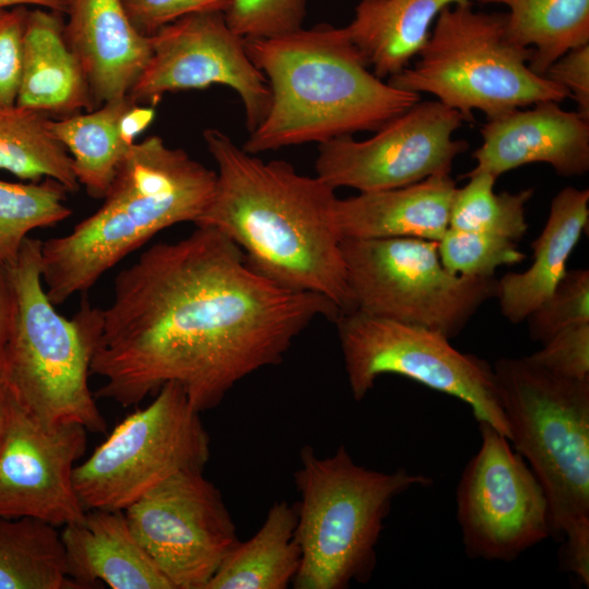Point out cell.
<instances>
[{
	"instance_id": "1",
	"label": "cell",
	"mask_w": 589,
	"mask_h": 589,
	"mask_svg": "<svg viewBox=\"0 0 589 589\" xmlns=\"http://www.w3.org/2000/svg\"><path fill=\"white\" fill-rule=\"evenodd\" d=\"M340 313L324 296L268 279L226 235L196 226L145 250L116 276L107 308L82 299L73 320L91 374L104 381L95 397L130 407L173 382L203 412L244 377L280 363L314 320Z\"/></svg>"
},
{
	"instance_id": "2",
	"label": "cell",
	"mask_w": 589,
	"mask_h": 589,
	"mask_svg": "<svg viewBox=\"0 0 589 589\" xmlns=\"http://www.w3.org/2000/svg\"><path fill=\"white\" fill-rule=\"evenodd\" d=\"M216 163L214 195L194 223L226 235L274 283L354 310L341 252L335 189L285 160L264 161L225 132H203Z\"/></svg>"
},
{
	"instance_id": "3",
	"label": "cell",
	"mask_w": 589,
	"mask_h": 589,
	"mask_svg": "<svg viewBox=\"0 0 589 589\" xmlns=\"http://www.w3.org/2000/svg\"><path fill=\"white\" fill-rule=\"evenodd\" d=\"M243 40L272 93L267 115L242 146L250 154L374 132L420 100L377 77L347 27L322 23Z\"/></svg>"
},
{
	"instance_id": "4",
	"label": "cell",
	"mask_w": 589,
	"mask_h": 589,
	"mask_svg": "<svg viewBox=\"0 0 589 589\" xmlns=\"http://www.w3.org/2000/svg\"><path fill=\"white\" fill-rule=\"evenodd\" d=\"M216 171L161 137L133 143L94 214L69 233L41 241L40 272L56 306L86 292L159 231L195 223L209 204Z\"/></svg>"
},
{
	"instance_id": "5",
	"label": "cell",
	"mask_w": 589,
	"mask_h": 589,
	"mask_svg": "<svg viewBox=\"0 0 589 589\" xmlns=\"http://www.w3.org/2000/svg\"><path fill=\"white\" fill-rule=\"evenodd\" d=\"M508 441L549 503L562 562L589 585V380L557 375L529 356L493 366Z\"/></svg>"
},
{
	"instance_id": "6",
	"label": "cell",
	"mask_w": 589,
	"mask_h": 589,
	"mask_svg": "<svg viewBox=\"0 0 589 589\" xmlns=\"http://www.w3.org/2000/svg\"><path fill=\"white\" fill-rule=\"evenodd\" d=\"M294 484L296 538L301 551L296 589H344L365 582L376 564V544L396 496L432 479L405 469L377 471L356 464L340 445L318 457L300 452Z\"/></svg>"
},
{
	"instance_id": "7",
	"label": "cell",
	"mask_w": 589,
	"mask_h": 589,
	"mask_svg": "<svg viewBox=\"0 0 589 589\" xmlns=\"http://www.w3.org/2000/svg\"><path fill=\"white\" fill-rule=\"evenodd\" d=\"M532 50L515 43L506 13L445 8L417 61L387 79L396 88L433 95L466 121L480 110L486 120L543 100L569 98L562 86L529 67Z\"/></svg>"
},
{
	"instance_id": "8",
	"label": "cell",
	"mask_w": 589,
	"mask_h": 589,
	"mask_svg": "<svg viewBox=\"0 0 589 589\" xmlns=\"http://www.w3.org/2000/svg\"><path fill=\"white\" fill-rule=\"evenodd\" d=\"M41 241L27 237L7 264L17 312L4 361V383L27 411L50 423L79 424L106 433L88 385L91 351L76 322L50 302L40 272Z\"/></svg>"
},
{
	"instance_id": "9",
	"label": "cell",
	"mask_w": 589,
	"mask_h": 589,
	"mask_svg": "<svg viewBox=\"0 0 589 589\" xmlns=\"http://www.w3.org/2000/svg\"><path fill=\"white\" fill-rule=\"evenodd\" d=\"M354 310L457 336L489 299L495 277L449 272L438 242L410 237L341 241Z\"/></svg>"
},
{
	"instance_id": "10",
	"label": "cell",
	"mask_w": 589,
	"mask_h": 589,
	"mask_svg": "<svg viewBox=\"0 0 589 589\" xmlns=\"http://www.w3.org/2000/svg\"><path fill=\"white\" fill-rule=\"evenodd\" d=\"M178 383H167L146 407L127 416L74 468L86 510H124L152 489L188 470H204L209 435Z\"/></svg>"
},
{
	"instance_id": "11",
	"label": "cell",
	"mask_w": 589,
	"mask_h": 589,
	"mask_svg": "<svg viewBox=\"0 0 589 589\" xmlns=\"http://www.w3.org/2000/svg\"><path fill=\"white\" fill-rule=\"evenodd\" d=\"M351 394L361 400L383 374L413 380L466 402L476 420L509 436L493 366L455 349L440 332L366 314L341 312L335 321Z\"/></svg>"
},
{
	"instance_id": "12",
	"label": "cell",
	"mask_w": 589,
	"mask_h": 589,
	"mask_svg": "<svg viewBox=\"0 0 589 589\" xmlns=\"http://www.w3.org/2000/svg\"><path fill=\"white\" fill-rule=\"evenodd\" d=\"M481 445L456 491L457 519L467 555L509 562L552 536L540 482L508 438L479 421Z\"/></svg>"
},
{
	"instance_id": "13",
	"label": "cell",
	"mask_w": 589,
	"mask_h": 589,
	"mask_svg": "<svg viewBox=\"0 0 589 589\" xmlns=\"http://www.w3.org/2000/svg\"><path fill=\"white\" fill-rule=\"evenodd\" d=\"M123 512L173 589H205L239 541L220 491L203 470L176 473Z\"/></svg>"
},
{
	"instance_id": "14",
	"label": "cell",
	"mask_w": 589,
	"mask_h": 589,
	"mask_svg": "<svg viewBox=\"0 0 589 589\" xmlns=\"http://www.w3.org/2000/svg\"><path fill=\"white\" fill-rule=\"evenodd\" d=\"M464 116L438 100H419L366 140L342 135L318 144L316 176L335 190L359 192L400 188L450 173L469 144L454 139Z\"/></svg>"
},
{
	"instance_id": "15",
	"label": "cell",
	"mask_w": 589,
	"mask_h": 589,
	"mask_svg": "<svg viewBox=\"0 0 589 589\" xmlns=\"http://www.w3.org/2000/svg\"><path fill=\"white\" fill-rule=\"evenodd\" d=\"M149 41L147 64L128 95L135 104L153 106L169 92L224 85L239 95L249 132L267 115L268 82L223 12L180 17L149 36Z\"/></svg>"
},
{
	"instance_id": "16",
	"label": "cell",
	"mask_w": 589,
	"mask_h": 589,
	"mask_svg": "<svg viewBox=\"0 0 589 589\" xmlns=\"http://www.w3.org/2000/svg\"><path fill=\"white\" fill-rule=\"evenodd\" d=\"M86 433L79 424L39 419L11 394L0 435V517H31L56 527L81 520L86 509L73 474Z\"/></svg>"
},
{
	"instance_id": "17",
	"label": "cell",
	"mask_w": 589,
	"mask_h": 589,
	"mask_svg": "<svg viewBox=\"0 0 589 589\" xmlns=\"http://www.w3.org/2000/svg\"><path fill=\"white\" fill-rule=\"evenodd\" d=\"M482 144L472 153L467 173L501 175L529 164H546L564 177L589 170V119L543 100L486 120Z\"/></svg>"
},
{
	"instance_id": "18",
	"label": "cell",
	"mask_w": 589,
	"mask_h": 589,
	"mask_svg": "<svg viewBox=\"0 0 589 589\" xmlns=\"http://www.w3.org/2000/svg\"><path fill=\"white\" fill-rule=\"evenodd\" d=\"M65 40L79 60L98 108L129 95L151 56L122 0H70Z\"/></svg>"
},
{
	"instance_id": "19",
	"label": "cell",
	"mask_w": 589,
	"mask_h": 589,
	"mask_svg": "<svg viewBox=\"0 0 589 589\" xmlns=\"http://www.w3.org/2000/svg\"><path fill=\"white\" fill-rule=\"evenodd\" d=\"M61 538L68 575L80 588L99 581L111 589H173L133 534L123 510H86L81 520L63 526Z\"/></svg>"
},
{
	"instance_id": "20",
	"label": "cell",
	"mask_w": 589,
	"mask_h": 589,
	"mask_svg": "<svg viewBox=\"0 0 589 589\" xmlns=\"http://www.w3.org/2000/svg\"><path fill=\"white\" fill-rule=\"evenodd\" d=\"M456 181L449 173L382 191L337 199L336 218L342 238L410 237L440 241L449 228Z\"/></svg>"
},
{
	"instance_id": "21",
	"label": "cell",
	"mask_w": 589,
	"mask_h": 589,
	"mask_svg": "<svg viewBox=\"0 0 589 589\" xmlns=\"http://www.w3.org/2000/svg\"><path fill=\"white\" fill-rule=\"evenodd\" d=\"M16 105L63 118L96 109L79 60L64 37L62 14L28 10Z\"/></svg>"
},
{
	"instance_id": "22",
	"label": "cell",
	"mask_w": 589,
	"mask_h": 589,
	"mask_svg": "<svg viewBox=\"0 0 589 589\" xmlns=\"http://www.w3.org/2000/svg\"><path fill=\"white\" fill-rule=\"evenodd\" d=\"M589 190L565 187L552 200L542 232L531 242L533 261L522 273L497 279L495 297L513 324L525 321L555 289L589 221Z\"/></svg>"
},
{
	"instance_id": "23",
	"label": "cell",
	"mask_w": 589,
	"mask_h": 589,
	"mask_svg": "<svg viewBox=\"0 0 589 589\" xmlns=\"http://www.w3.org/2000/svg\"><path fill=\"white\" fill-rule=\"evenodd\" d=\"M473 0H360L347 25L370 70L388 79L410 65L447 7Z\"/></svg>"
},
{
	"instance_id": "24",
	"label": "cell",
	"mask_w": 589,
	"mask_h": 589,
	"mask_svg": "<svg viewBox=\"0 0 589 589\" xmlns=\"http://www.w3.org/2000/svg\"><path fill=\"white\" fill-rule=\"evenodd\" d=\"M296 528V507L275 502L261 528L249 540L237 542L205 589L288 588L301 563Z\"/></svg>"
},
{
	"instance_id": "25",
	"label": "cell",
	"mask_w": 589,
	"mask_h": 589,
	"mask_svg": "<svg viewBox=\"0 0 589 589\" xmlns=\"http://www.w3.org/2000/svg\"><path fill=\"white\" fill-rule=\"evenodd\" d=\"M135 105L129 97L107 101L98 108L50 119L53 136L72 158L75 177L94 199H104L132 144L120 134V120Z\"/></svg>"
},
{
	"instance_id": "26",
	"label": "cell",
	"mask_w": 589,
	"mask_h": 589,
	"mask_svg": "<svg viewBox=\"0 0 589 589\" xmlns=\"http://www.w3.org/2000/svg\"><path fill=\"white\" fill-rule=\"evenodd\" d=\"M507 9L510 38L532 50L531 70L543 75L568 50L589 44V0H473Z\"/></svg>"
},
{
	"instance_id": "27",
	"label": "cell",
	"mask_w": 589,
	"mask_h": 589,
	"mask_svg": "<svg viewBox=\"0 0 589 589\" xmlns=\"http://www.w3.org/2000/svg\"><path fill=\"white\" fill-rule=\"evenodd\" d=\"M77 588L68 575L57 527L36 518L0 517V589Z\"/></svg>"
},
{
	"instance_id": "28",
	"label": "cell",
	"mask_w": 589,
	"mask_h": 589,
	"mask_svg": "<svg viewBox=\"0 0 589 589\" xmlns=\"http://www.w3.org/2000/svg\"><path fill=\"white\" fill-rule=\"evenodd\" d=\"M50 119L16 104L0 107V169L23 180L53 179L68 192L77 191L72 158L53 136Z\"/></svg>"
},
{
	"instance_id": "29",
	"label": "cell",
	"mask_w": 589,
	"mask_h": 589,
	"mask_svg": "<svg viewBox=\"0 0 589 589\" xmlns=\"http://www.w3.org/2000/svg\"><path fill=\"white\" fill-rule=\"evenodd\" d=\"M469 181L457 188L449 228L519 241L528 230L526 206L533 195L528 188L516 193L494 192L496 179L488 172L465 173Z\"/></svg>"
},
{
	"instance_id": "30",
	"label": "cell",
	"mask_w": 589,
	"mask_h": 589,
	"mask_svg": "<svg viewBox=\"0 0 589 589\" xmlns=\"http://www.w3.org/2000/svg\"><path fill=\"white\" fill-rule=\"evenodd\" d=\"M67 189L58 181L15 183L0 180V263L10 264L34 229L53 226L71 215Z\"/></svg>"
},
{
	"instance_id": "31",
	"label": "cell",
	"mask_w": 589,
	"mask_h": 589,
	"mask_svg": "<svg viewBox=\"0 0 589 589\" xmlns=\"http://www.w3.org/2000/svg\"><path fill=\"white\" fill-rule=\"evenodd\" d=\"M438 254L449 272L468 277H494L498 266L526 259L513 240L454 228L438 241Z\"/></svg>"
},
{
	"instance_id": "32",
	"label": "cell",
	"mask_w": 589,
	"mask_h": 589,
	"mask_svg": "<svg viewBox=\"0 0 589 589\" xmlns=\"http://www.w3.org/2000/svg\"><path fill=\"white\" fill-rule=\"evenodd\" d=\"M526 320L531 339L542 344L567 327L588 323L589 271H567L552 293Z\"/></svg>"
},
{
	"instance_id": "33",
	"label": "cell",
	"mask_w": 589,
	"mask_h": 589,
	"mask_svg": "<svg viewBox=\"0 0 589 589\" xmlns=\"http://www.w3.org/2000/svg\"><path fill=\"white\" fill-rule=\"evenodd\" d=\"M224 14L242 38H272L302 27L306 0H231Z\"/></svg>"
},
{
	"instance_id": "34",
	"label": "cell",
	"mask_w": 589,
	"mask_h": 589,
	"mask_svg": "<svg viewBox=\"0 0 589 589\" xmlns=\"http://www.w3.org/2000/svg\"><path fill=\"white\" fill-rule=\"evenodd\" d=\"M529 357L546 370L574 380H589V322L573 325Z\"/></svg>"
},
{
	"instance_id": "35",
	"label": "cell",
	"mask_w": 589,
	"mask_h": 589,
	"mask_svg": "<svg viewBox=\"0 0 589 589\" xmlns=\"http://www.w3.org/2000/svg\"><path fill=\"white\" fill-rule=\"evenodd\" d=\"M27 7L0 9V107L16 104Z\"/></svg>"
},
{
	"instance_id": "36",
	"label": "cell",
	"mask_w": 589,
	"mask_h": 589,
	"mask_svg": "<svg viewBox=\"0 0 589 589\" xmlns=\"http://www.w3.org/2000/svg\"><path fill=\"white\" fill-rule=\"evenodd\" d=\"M122 3L136 29L152 36L167 24L189 14L225 13L231 0H122Z\"/></svg>"
},
{
	"instance_id": "37",
	"label": "cell",
	"mask_w": 589,
	"mask_h": 589,
	"mask_svg": "<svg viewBox=\"0 0 589 589\" xmlns=\"http://www.w3.org/2000/svg\"><path fill=\"white\" fill-rule=\"evenodd\" d=\"M543 76L566 89L576 111L589 119V44L562 55Z\"/></svg>"
},
{
	"instance_id": "38",
	"label": "cell",
	"mask_w": 589,
	"mask_h": 589,
	"mask_svg": "<svg viewBox=\"0 0 589 589\" xmlns=\"http://www.w3.org/2000/svg\"><path fill=\"white\" fill-rule=\"evenodd\" d=\"M17 312L14 284L8 265L0 263V380L4 382L5 352Z\"/></svg>"
},
{
	"instance_id": "39",
	"label": "cell",
	"mask_w": 589,
	"mask_h": 589,
	"mask_svg": "<svg viewBox=\"0 0 589 589\" xmlns=\"http://www.w3.org/2000/svg\"><path fill=\"white\" fill-rule=\"evenodd\" d=\"M154 118L155 109L153 106L133 105L120 120L121 137L128 144L135 143V137L153 122Z\"/></svg>"
},
{
	"instance_id": "40",
	"label": "cell",
	"mask_w": 589,
	"mask_h": 589,
	"mask_svg": "<svg viewBox=\"0 0 589 589\" xmlns=\"http://www.w3.org/2000/svg\"><path fill=\"white\" fill-rule=\"evenodd\" d=\"M70 0H0V9L36 5L43 9L51 10L60 14H65Z\"/></svg>"
},
{
	"instance_id": "41",
	"label": "cell",
	"mask_w": 589,
	"mask_h": 589,
	"mask_svg": "<svg viewBox=\"0 0 589 589\" xmlns=\"http://www.w3.org/2000/svg\"><path fill=\"white\" fill-rule=\"evenodd\" d=\"M10 396H11V393L8 386L2 380H0V435H1L2 426H3Z\"/></svg>"
}]
</instances>
